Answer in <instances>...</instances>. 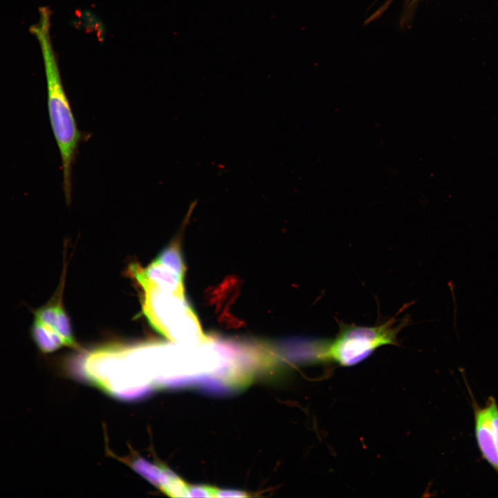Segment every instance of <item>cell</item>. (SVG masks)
<instances>
[{
  "instance_id": "cell-1",
  "label": "cell",
  "mask_w": 498,
  "mask_h": 498,
  "mask_svg": "<svg viewBox=\"0 0 498 498\" xmlns=\"http://www.w3.org/2000/svg\"><path fill=\"white\" fill-rule=\"evenodd\" d=\"M50 14L48 7L39 8V20L30 28V32L37 39L42 54L49 118L62 159L63 190L66 201L69 204L72 194V167L82 135L65 93L53 50L50 38Z\"/></svg>"
},
{
  "instance_id": "cell-2",
  "label": "cell",
  "mask_w": 498,
  "mask_h": 498,
  "mask_svg": "<svg viewBox=\"0 0 498 498\" xmlns=\"http://www.w3.org/2000/svg\"><path fill=\"white\" fill-rule=\"evenodd\" d=\"M143 290L142 311L150 324L175 343L198 345L206 339L193 308L185 296L161 290L149 284Z\"/></svg>"
},
{
  "instance_id": "cell-3",
  "label": "cell",
  "mask_w": 498,
  "mask_h": 498,
  "mask_svg": "<svg viewBox=\"0 0 498 498\" xmlns=\"http://www.w3.org/2000/svg\"><path fill=\"white\" fill-rule=\"evenodd\" d=\"M407 320L392 318L375 326H362L339 322V331L330 342L329 359L342 367L356 365L384 345L398 344L397 336Z\"/></svg>"
},
{
  "instance_id": "cell-4",
  "label": "cell",
  "mask_w": 498,
  "mask_h": 498,
  "mask_svg": "<svg viewBox=\"0 0 498 498\" xmlns=\"http://www.w3.org/2000/svg\"><path fill=\"white\" fill-rule=\"evenodd\" d=\"M63 288L64 281L46 304L36 308H30V311L34 320L55 331L62 338L65 346L77 347L69 317L63 306Z\"/></svg>"
},
{
  "instance_id": "cell-5",
  "label": "cell",
  "mask_w": 498,
  "mask_h": 498,
  "mask_svg": "<svg viewBox=\"0 0 498 498\" xmlns=\"http://www.w3.org/2000/svg\"><path fill=\"white\" fill-rule=\"evenodd\" d=\"M129 273L139 285L149 284L173 295L185 296L184 276L156 260L145 268L133 264Z\"/></svg>"
},
{
  "instance_id": "cell-6",
  "label": "cell",
  "mask_w": 498,
  "mask_h": 498,
  "mask_svg": "<svg viewBox=\"0 0 498 498\" xmlns=\"http://www.w3.org/2000/svg\"><path fill=\"white\" fill-rule=\"evenodd\" d=\"M132 468L150 483L172 497H187L189 486L165 465L142 458L129 463Z\"/></svg>"
},
{
  "instance_id": "cell-7",
  "label": "cell",
  "mask_w": 498,
  "mask_h": 498,
  "mask_svg": "<svg viewBox=\"0 0 498 498\" xmlns=\"http://www.w3.org/2000/svg\"><path fill=\"white\" fill-rule=\"evenodd\" d=\"M474 432L482 457L498 473V452L488 409L474 404Z\"/></svg>"
},
{
  "instance_id": "cell-8",
  "label": "cell",
  "mask_w": 498,
  "mask_h": 498,
  "mask_svg": "<svg viewBox=\"0 0 498 498\" xmlns=\"http://www.w3.org/2000/svg\"><path fill=\"white\" fill-rule=\"evenodd\" d=\"M29 334L37 349L44 354L53 353L64 345L62 338L55 331L34 319L30 326Z\"/></svg>"
},
{
  "instance_id": "cell-9",
  "label": "cell",
  "mask_w": 498,
  "mask_h": 498,
  "mask_svg": "<svg viewBox=\"0 0 498 498\" xmlns=\"http://www.w3.org/2000/svg\"><path fill=\"white\" fill-rule=\"evenodd\" d=\"M155 260L169 266L178 273L184 276L185 266L183 259L180 243L177 239L172 241V243L161 250Z\"/></svg>"
},
{
  "instance_id": "cell-10",
  "label": "cell",
  "mask_w": 498,
  "mask_h": 498,
  "mask_svg": "<svg viewBox=\"0 0 498 498\" xmlns=\"http://www.w3.org/2000/svg\"><path fill=\"white\" fill-rule=\"evenodd\" d=\"M219 488L210 486H189L187 497H216Z\"/></svg>"
},
{
  "instance_id": "cell-11",
  "label": "cell",
  "mask_w": 498,
  "mask_h": 498,
  "mask_svg": "<svg viewBox=\"0 0 498 498\" xmlns=\"http://www.w3.org/2000/svg\"><path fill=\"white\" fill-rule=\"evenodd\" d=\"M486 406L490 414L496 447L498 452V405L495 399L490 396L488 399Z\"/></svg>"
},
{
  "instance_id": "cell-12",
  "label": "cell",
  "mask_w": 498,
  "mask_h": 498,
  "mask_svg": "<svg viewBox=\"0 0 498 498\" xmlns=\"http://www.w3.org/2000/svg\"><path fill=\"white\" fill-rule=\"evenodd\" d=\"M249 495L246 492L236 490L218 489L216 497H248Z\"/></svg>"
}]
</instances>
